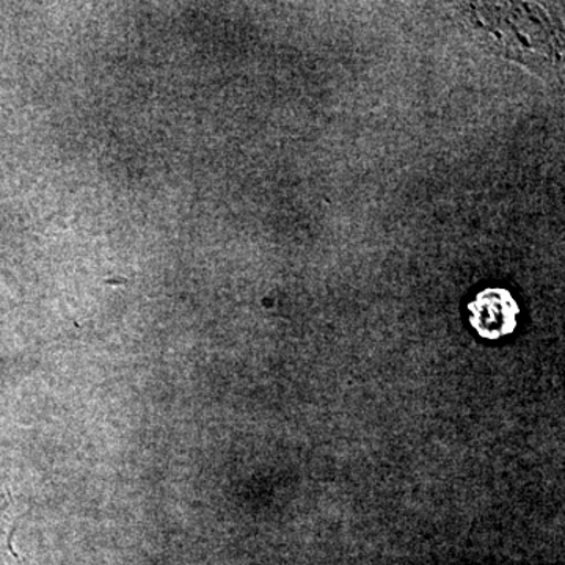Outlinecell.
Here are the masks:
<instances>
[{
  "instance_id": "6da1fadb",
  "label": "cell",
  "mask_w": 565,
  "mask_h": 565,
  "mask_svg": "<svg viewBox=\"0 0 565 565\" xmlns=\"http://www.w3.org/2000/svg\"><path fill=\"white\" fill-rule=\"evenodd\" d=\"M471 327L484 340L497 341L515 332L519 303L504 288H486L468 303Z\"/></svg>"
}]
</instances>
